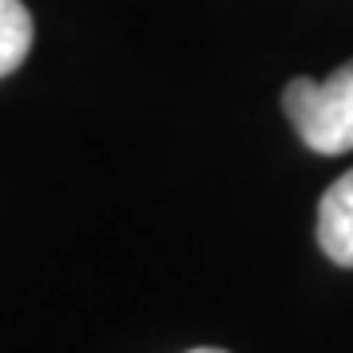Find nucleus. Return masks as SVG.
I'll use <instances>...</instances> for the list:
<instances>
[{
  "label": "nucleus",
  "mask_w": 353,
  "mask_h": 353,
  "mask_svg": "<svg viewBox=\"0 0 353 353\" xmlns=\"http://www.w3.org/2000/svg\"><path fill=\"white\" fill-rule=\"evenodd\" d=\"M283 110L299 138L314 153L338 157L353 150V59L341 63L326 83L290 79L283 90Z\"/></svg>",
  "instance_id": "f257e3e1"
},
{
  "label": "nucleus",
  "mask_w": 353,
  "mask_h": 353,
  "mask_svg": "<svg viewBox=\"0 0 353 353\" xmlns=\"http://www.w3.org/2000/svg\"><path fill=\"white\" fill-rule=\"evenodd\" d=\"M318 243L338 267H353V169L338 176L318 204Z\"/></svg>",
  "instance_id": "f03ea898"
},
{
  "label": "nucleus",
  "mask_w": 353,
  "mask_h": 353,
  "mask_svg": "<svg viewBox=\"0 0 353 353\" xmlns=\"http://www.w3.org/2000/svg\"><path fill=\"white\" fill-rule=\"evenodd\" d=\"M32 48V16L20 0H0V79L12 75Z\"/></svg>",
  "instance_id": "7ed1b4c3"
},
{
  "label": "nucleus",
  "mask_w": 353,
  "mask_h": 353,
  "mask_svg": "<svg viewBox=\"0 0 353 353\" xmlns=\"http://www.w3.org/2000/svg\"><path fill=\"white\" fill-rule=\"evenodd\" d=\"M189 353H228V350H212V345H201V350H189Z\"/></svg>",
  "instance_id": "20e7f679"
}]
</instances>
